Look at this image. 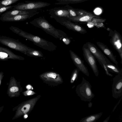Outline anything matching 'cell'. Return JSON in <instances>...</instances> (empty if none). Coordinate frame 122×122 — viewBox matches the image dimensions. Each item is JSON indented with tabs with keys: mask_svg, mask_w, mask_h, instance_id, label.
Listing matches in <instances>:
<instances>
[{
	"mask_svg": "<svg viewBox=\"0 0 122 122\" xmlns=\"http://www.w3.org/2000/svg\"><path fill=\"white\" fill-rule=\"evenodd\" d=\"M0 83H1V81L0 80Z\"/></svg>",
	"mask_w": 122,
	"mask_h": 122,
	"instance_id": "cell-37",
	"label": "cell"
},
{
	"mask_svg": "<svg viewBox=\"0 0 122 122\" xmlns=\"http://www.w3.org/2000/svg\"><path fill=\"white\" fill-rule=\"evenodd\" d=\"M99 63L104 70L105 73L107 75L111 77L113 76V75L109 72L105 64L100 62Z\"/></svg>",
	"mask_w": 122,
	"mask_h": 122,
	"instance_id": "cell-29",
	"label": "cell"
},
{
	"mask_svg": "<svg viewBox=\"0 0 122 122\" xmlns=\"http://www.w3.org/2000/svg\"><path fill=\"white\" fill-rule=\"evenodd\" d=\"M121 98L119 100V102H118V103H117V105H116L115 106V107H114V108L113 110V111L112 112H113L115 110V109L116 108V107H117V105H118V104H119V103H120V102L121 101Z\"/></svg>",
	"mask_w": 122,
	"mask_h": 122,
	"instance_id": "cell-33",
	"label": "cell"
},
{
	"mask_svg": "<svg viewBox=\"0 0 122 122\" xmlns=\"http://www.w3.org/2000/svg\"><path fill=\"white\" fill-rule=\"evenodd\" d=\"M54 19L57 22L65 26L69 30H72L82 34H85L87 32L86 29L82 26L72 22L66 17H56Z\"/></svg>",
	"mask_w": 122,
	"mask_h": 122,
	"instance_id": "cell-8",
	"label": "cell"
},
{
	"mask_svg": "<svg viewBox=\"0 0 122 122\" xmlns=\"http://www.w3.org/2000/svg\"></svg>",
	"mask_w": 122,
	"mask_h": 122,
	"instance_id": "cell-38",
	"label": "cell"
},
{
	"mask_svg": "<svg viewBox=\"0 0 122 122\" xmlns=\"http://www.w3.org/2000/svg\"><path fill=\"white\" fill-rule=\"evenodd\" d=\"M40 77L46 83L56 86L61 84L63 80L60 75L57 72L52 71L45 72L40 75Z\"/></svg>",
	"mask_w": 122,
	"mask_h": 122,
	"instance_id": "cell-7",
	"label": "cell"
},
{
	"mask_svg": "<svg viewBox=\"0 0 122 122\" xmlns=\"http://www.w3.org/2000/svg\"><path fill=\"white\" fill-rule=\"evenodd\" d=\"M9 59L23 60L25 58L6 48L0 46V61H7Z\"/></svg>",
	"mask_w": 122,
	"mask_h": 122,
	"instance_id": "cell-12",
	"label": "cell"
},
{
	"mask_svg": "<svg viewBox=\"0 0 122 122\" xmlns=\"http://www.w3.org/2000/svg\"><path fill=\"white\" fill-rule=\"evenodd\" d=\"M49 12L50 17L51 18L56 17H68L69 16V11L65 6L55 7L47 10Z\"/></svg>",
	"mask_w": 122,
	"mask_h": 122,
	"instance_id": "cell-15",
	"label": "cell"
},
{
	"mask_svg": "<svg viewBox=\"0 0 122 122\" xmlns=\"http://www.w3.org/2000/svg\"><path fill=\"white\" fill-rule=\"evenodd\" d=\"M105 65L109 72L117 74L122 75V68L120 69L118 66H116L111 63L105 64Z\"/></svg>",
	"mask_w": 122,
	"mask_h": 122,
	"instance_id": "cell-20",
	"label": "cell"
},
{
	"mask_svg": "<svg viewBox=\"0 0 122 122\" xmlns=\"http://www.w3.org/2000/svg\"><path fill=\"white\" fill-rule=\"evenodd\" d=\"M109 36L110 37V41L114 48L117 52L122 62V37L120 34L116 30H112L108 28Z\"/></svg>",
	"mask_w": 122,
	"mask_h": 122,
	"instance_id": "cell-6",
	"label": "cell"
},
{
	"mask_svg": "<svg viewBox=\"0 0 122 122\" xmlns=\"http://www.w3.org/2000/svg\"><path fill=\"white\" fill-rule=\"evenodd\" d=\"M110 118V116L106 118L105 120H104L103 122H108Z\"/></svg>",
	"mask_w": 122,
	"mask_h": 122,
	"instance_id": "cell-34",
	"label": "cell"
},
{
	"mask_svg": "<svg viewBox=\"0 0 122 122\" xmlns=\"http://www.w3.org/2000/svg\"><path fill=\"white\" fill-rule=\"evenodd\" d=\"M39 12L29 13V14L8 16H1L0 20L4 22H16L25 20L32 17L34 16L39 13Z\"/></svg>",
	"mask_w": 122,
	"mask_h": 122,
	"instance_id": "cell-14",
	"label": "cell"
},
{
	"mask_svg": "<svg viewBox=\"0 0 122 122\" xmlns=\"http://www.w3.org/2000/svg\"><path fill=\"white\" fill-rule=\"evenodd\" d=\"M30 23L34 26L40 28L47 33L56 39L61 40L69 38L66 33L61 30L56 28L44 16L35 19Z\"/></svg>",
	"mask_w": 122,
	"mask_h": 122,
	"instance_id": "cell-2",
	"label": "cell"
},
{
	"mask_svg": "<svg viewBox=\"0 0 122 122\" xmlns=\"http://www.w3.org/2000/svg\"><path fill=\"white\" fill-rule=\"evenodd\" d=\"M92 105V103L91 102H90L88 104V107L89 108L91 107Z\"/></svg>",
	"mask_w": 122,
	"mask_h": 122,
	"instance_id": "cell-35",
	"label": "cell"
},
{
	"mask_svg": "<svg viewBox=\"0 0 122 122\" xmlns=\"http://www.w3.org/2000/svg\"><path fill=\"white\" fill-rule=\"evenodd\" d=\"M113 80L112 96L113 98L117 99L122 96V75L117 74Z\"/></svg>",
	"mask_w": 122,
	"mask_h": 122,
	"instance_id": "cell-11",
	"label": "cell"
},
{
	"mask_svg": "<svg viewBox=\"0 0 122 122\" xmlns=\"http://www.w3.org/2000/svg\"><path fill=\"white\" fill-rule=\"evenodd\" d=\"M70 56L74 63L80 71L89 76V74L87 67L84 64V61L73 51H69Z\"/></svg>",
	"mask_w": 122,
	"mask_h": 122,
	"instance_id": "cell-13",
	"label": "cell"
},
{
	"mask_svg": "<svg viewBox=\"0 0 122 122\" xmlns=\"http://www.w3.org/2000/svg\"><path fill=\"white\" fill-rule=\"evenodd\" d=\"M58 2L54 4L55 5H63L74 4L84 2L87 0H55Z\"/></svg>",
	"mask_w": 122,
	"mask_h": 122,
	"instance_id": "cell-22",
	"label": "cell"
},
{
	"mask_svg": "<svg viewBox=\"0 0 122 122\" xmlns=\"http://www.w3.org/2000/svg\"><path fill=\"white\" fill-rule=\"evenodd\" d=\"M9 28L15 34L32 42L35 45L46 50L52 51L57 48L56 46L53 43L38 36L27 33L16 27L11 26Z\"/></svg>",
	"mask_w": 122,
	"mask_h": 122,
	"instance_id": "cell-1",
	"label": "cell"
},
{
	"mask_svg": "<svg viewBox=\"0 0 122 122\" xmlns=\"http://www.w3.org/2000/svg\"><path fill=\"white\" fill-rule=\"evenodd\" d=\"M92 87L89 82L83 77L81 83L76 87V93L81 100L90 102L95 96L92 92Z\"/></svg>",
	"mask_w": 122,
	"mask_h": 122,
	"instance_id": "cell-3",
	"label": "cell"
},
{
	"mask_svg": "<svg viewBox=\"0 0 122 122\" xmlns=\"http://www.w3.org/2000/svg\"><path fill=\"white\" fill-rule=\"evenodd\" d=\"M76 12L77 16H82L89 15L91 13L83 10H75Z\"/></svg>",
	"mask_w": 122,
	"mask_h": 122,
	"instance_id": "cell-26",
	"label": "cell"
},
{
	"mask_svg": "<svg viewBox=\"0 0 122 122\" xmlns=\"http://www.w3.org/2000/svg\"><path fill=\"white\" fill-rule=\"evenodd\" d=\"M20 0H0V8L9 6Z\"/></svg>",
	"mask_w": 122,
	"mask_h": 122,
	"instance_id": "cell-24",
	"label": "cell"
},
{
	"mask_svg": "<svg viewBox=\"0 0 122 122\" xmlns=\"http://www.w3.org/2000/svg\"><path fill=\"white\" fill-rule=\"evenodd\" d=\"M64 6L69 12V16L74 17L77 16L75 12V10L70 6L68 4H66Z\"/></svg>",
	"mask_w": 122,
	"mask_h": 122,
	"instance_id": "cell-25",
	"label": "cell"
},
{
	"mask_svg": "<svg viewBox=\"0 0 122 122\" xmlns=\"http://www.w3.org/2000/svg\"><path fill=\"white\" fill-rule=\"evenodd\" d=\"M85 44L99 62H101L105 64L111 63L109 60L94 44L89 42H86Z\"/></svg>",
	"mask_w": 122,
	"mask_h": 122,
	"instance_id": "cell-10",
	"label": "cell"
},
{
	"mask_svg": "<svg viewBox=\"0 0 122 122\" xmlns=\"http://www.w3.org/2000/svg\"><path fill=\"white\" fill-rule=\"evenodd\" d=\"M13 5H10L9 6L4 7L0 8V15H1L2 13L7 11L13 8Z\"/></svg>",
	"mask_w": 122,
	"mask_h": 122,
	"instance_id": "cell-27",
	"label": "cell"
},
{
	"mask_svg": "<svg viewBox=\"0 0 122 122\" xmlns=\"http://www.w3.org/2000/svg\"><path fill=\"white\" fill-rule=\"evenodd\" d=\"M102 112L92 114L83 118L81 120L80 122H95L102 115Z\"/></svg>",
	"mask_w": 122,
	"mask_h": 122,
	"instance_id": "cell-19",
	"label": "cell"
},
{
	"mask_svg": "<svg viewBox=\"0 0 122 122\" xmlns=\"http://www.w3.org/2000/svg\"><path fill=\"white\" fill-rule=\"evenodd\" d=\"M105 21V19H100L99 18H92L90 21L94 24L96 23H102Z\"/></svg>",
	"mask_w": 122,
	"mask_h": 122,
	"instance_id": "cell-28",
	"label": "cell"
},
{
	"mask_svg": "<svg viewBox=\"0 0 122 122\" xmlns=\"http://www.w3.org/2000/svg\"><path fill=\"white\" fill-rule=\"evenodd\" d=\"M93 18H99L100 17L91 13L82 16H77L74 17L69 16L68 18H66L71 21L74 22H87L90 21Z\"/></svg>",
	"mask_w": 122,
	"mask_h": 122,
	"instance_id": "cell-17",
	"label": "cell"
},
{
	"mask_svg": "<svg viewBox=\"0 0 122 122\" xmlns=\"http://www.w3.org/2000/svg\"><path fill=\"white\" fill-rule=\"evenodd\" d=\"M37 11H38L37 10H22L13 9L12 10L6 11V12L3 14H1V16H14L26 14L36 12Z\"/></svg>",
	"mask_w": 122,
	"mask_h": 122,
	"instance_id": "cell-18",
	"label": "cell"
},
{
	"mask_svg": "<svg viewBox=\"0 0 122 122\" xmlns=\"http://www.w3.org/2000/svg\"><path fill=\"white\" fill-rule=\"evenodd\" d=\"M79 71V70L77 68H75L73 71L70 78V82L71 83H73L77 80Z\"/></svg>",
	"mask_w": 122,
	"mask_h": 122,
	"instance_id": "cell-23",
	"label": "cell"
},
{
	"mask_svg": "<svg viewBox=\"0 0 122 122\" xmlns=\"http://www.w3.org/2000/svg\"><path fill=\"white\" fill-rule=\"evenodd\" d=\"M28 117V116L27 114H25L24 115V117L25 118H27Z\"/></svg>",
	"mask_w": 122,
	"mask_h": 122,
	"instance_id": "cell-36",
	"label": "cell"
},
{
	"mask_svg": "<svg viewBox=\"0 0 122 122\" xmlns=\"http://www.w3.org/2000/svg\"><path fill=\"white\" fill-rule=\"evenodd\" d=\"M10 90L11 92H14L18 91L19 88L17 87L13 86L10 88Z\"/></svg>",
	"mask_w": 122,
	"mask_h": 122,
	"instance_id": "cell-31",
	"label": "cell"
},
{
	"mask_svg": "<svg viewBox=\"0 0 122 122\" xmlns=\"http://www.w3.org/2000/svg\"><path fill=\"white\" fill-rule=\"evenodd\" d=\"M26 88L28 90H33V89L32 86L30 85H27L26 86Z\"/></svg>",
	"mask_w": 122,
	"mask_h": 122,
	"instance_id": "cell-32",
	"label": "cell"
},
{
	"mask_svg": "<svg viewBox=\"0 0 122 122\" xmlns=\"http://www.w3.org/2000/svg\"><path fill=\"white\" fill-rule=\"evenodd\" d=\"M51 4L41 1H26L25 3H19L13 5V9L20 10H37L49 6Z\"/></svg>",
	"mask_w": 122,
	"mask_h": 122,
	"instance_id": "cell-5",
	"label": "cell"
},
{
	"mask_svg": "<svg viewBox=\"0 0 122 122\" xmlns=\"http://www.w3.org/2000/svg\"><path fill=\"white\" fill-rule=\"evenodd\" d=\"M35 94V92L30 90H28L24 93V94L25 96H31Z\"/></svg>",
	"mask_w": 122,
	"mask_h": 122,
	"instance_id": "cell-30",
	"label": "cell"
},
{
	"mask_svg": "<svg viewBox=\"0 0 122 122\" xmlns=\"http://www.w3.org/2000/svg\"><path fill=\"white\" fill-rule=\"evenodd\" d=\"M26 55L28 56L35 57H43V54L41 52L34 49L27 51Z\"/></svg>",
	"mask_w": 122,
	"mask_h": 122,
	"instance_id": "cell-21",
	"label": "cell"
},
{
	"mask_svg": "<svg viewBox=\"0 0 122 122\" xmlns=\"http://www.w3.org/2000/svg\"><path fill=\"white\" fill-rule=\"evenodd\" d=\"M96 44L103 52L109 57L110 59L117 66H118V63L116 57L109 49L106 45L101 42H97Z\"/></svg>",
	"mask_w": 122,
	"mask_h": 122,
	"instance_id": "cell-16",
	"label": "cell"
},
{
	"mask_svg": "<svg viewBox=\"0 0 122 122\" xmlns=\"http://www.w3.org/2000/svg\"><path fill=\"white\" fill-rule=\"evenodd\" d=\"M83 55L85 60L92 69L95 76H98L99 72L95 57L89 50L85 44L82 47Z\"/></svg>",
	"mask_w": 122,
	"mask_h": 122,
	"instance_id": "cell-9",
	"label": "cell"
},
{
	"mask_svg": "<svg viewBox=\"0 0 122 122\" xmlns=\"http://www.w3.org/2000/svg\"><path fill=\"white\" fill-rule=\"evenodd\" d=\"M0 43L25 55H26L27 51L33 49L18 40L2 35H0Z\"/></svg>",
	"mask_w": 122,
	"mask_h": 122,
	"instance_id": "cell-4",
	"label": "cell"
}]
</instances>
